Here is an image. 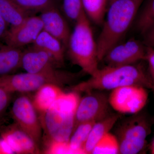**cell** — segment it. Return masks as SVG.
I'll return each instance as SVG.
<instances>
[{
	"mask_svg": "<svg viewBox=\"0 0 154 154\" xmlns=\"http://www.w3.org/2000/svg\"><path fill=\"white\" fill-rule=\"evenodd\" d=\"M138 85L154 92V85L143 66L140 63L99 69L89 79L74 86L72 91H111L124 86Z\"/></svg>",
	"mask_w": 154,
	"mask_h": 154,
	"instance_id": "cell-1",
	"label": "cell"
},
{
	"mask_svg": "<svg viewBox=\"0 0 154 154\" xmlns=\"http://www.w3.org/2000/svg\"><path fill=\"white\" fill-rule=\"evenodd\" d=\"M145 0H113L107 11L97 41L98 58L119 43L132 25Z\"/></svg>",
	"mask_w": 154,
	"mask_h": 154,
	"instance_id": "cell-2",
	"label": "cell"
},
{
	"mask_svg": "<svg viewBox=\"0 0 154 154\" xmlns=\"http://www.w3.org/2000/svg\"><path fill=\"white\" fill-rule=\"evenodd\" d=\"M80 99L77 92L63 93L47 110L40 113L39 120L47 145L52 142L68 143Z\"/></svg>",
	"mask_w": 154,
	"mask_h": 154,
	"instance_id": "cell-3",
	"label": "cell"
},
{
	"mask_svg": "<svg viewBox=\"0 0 154 154\" xmlns=\"http://www.w3.org/2000/svg\"><path fill=\"white\" fill-rule=\"evenodd\" d=\"M89 20L84 11L75 23L66 48L72 63L93 76L99 70V60L97 42Z\"/></svg>",
	"mask_w": 154,
	"mask_h": 154,
	"instance_id": "cell-4",
	"label": "cell"
},
{
	"mask_svg": "<svg viewBox=\"0 0 154 154\" xmlns=\"http://www.w3.org/2000/svg\"><path fill=\"white\" fill-rule=\"evenodd\" d=\"M124 119L115 131L119 154H136L146 146V139L151 133L152 124L147 116L140 111Z\"/></svg>",
	"mask_w": 154,
	"mask_h": 154,
	"instance_id": "cell-5",
	"label": "cell"
},
{
	"mask_svg": "<svg viewBox=\"0 0 154 154\" xmlns=\"http://www.w3.org/2000/svg\"><path fill=\"white\" fill-rule=\"evenodd\" d=\"M75 73L58 71L54 73L33 74L27 72L0 77V87L13 93L36 92L42 86L54 84L62 87L77 79Z\"/></svg>",
	"mask_w": 154,
	"mask_h": 154,
	"instance_id": "cell-6",
	"label": "cell"
},
{
	"mask_svg": "<svg viewBox=\"0 0 154 154\" xmlns=\"http://www.w3.org/2000/svg\"><path fill=\"white\" fill-rule=\"evenodd\" d=\"M80 99L75 112L73 130L79 125L96 122L112 114L108 96L104 91H92Z\"/></svg>",
	"mask_w": 154,
	"mask_h": 154,
	"instance_id": "cell-7",
	"label": "cell"
},
{
	"mask_svg": "<svg viewBox=\"0 0 154 154\" xmlns=\"http://www.w3.org/2000/svg\"><path fill=\"white\" fill-rule=\"evenodd\" d=\"M148 98L147 89L138 85L112 90L108 96L110 107L119 113L133 114L141 111Z\"/></svg>",
	"mask_w": 154,
	"mask_h": 154,
	"instance_id": "cell-8",
	"label": "cell"
},
{
	"mask_svg": "<svg viewBox=\"0 0 154 154\" xmlns=\"http://www.w3.org/2000/svg\"><path fill=\"white\" fill-rule=\"evenodd\" d=\"M36 112L32 100L25 95L17 97L11 108V114L16 124L39 146L42 128Z\"/></svg>",
	"mask_w": 154,
	"mask_h": 154,
	"instance_id": "cell-9",
	"label": "cell"
},
{
	"mask_svg": "<svg viewBox=\"0 0 154 154\" xmlns=\"http://www.w3.org/2000/svg\"><path fill=\"white\" fill-rule=\"evenodd\" d=\"M146 46L134 38L116 45L105 54L104 60L107 66L129 65L146 60Z\"/></svg>",
	"mask_w": 154,
	"mask_h": 154,
	"instance_id": "cell-10",
	"label": "cell"
},
{
	"mask_svg": "<svg viewBox=\"0 0 154 154\" xmlns=\"http://www.w3.org/2000/svg\"><path fill=\"white\" fill-rule=\"evenodd\" d=\"M43 30V23L39 16L32 15L19 25L11 27L3 39L6 44L21 48L33 44Z\"/></svg>",
	"mask_w": 154,
	"mask_h": 154,
	"instance_id": "cell-11",
	"label": "cell"
},
{
	"mask_svg": "<svg viewBox=\"0 0 154 154\" xmlns=\"http://www.w3.org/2000/svg\"><path fill=\"white\" fill-rule=\"evenodd\" d=\"M39 16L43 23V30L59 39L66 48L71 32L57 5L43 10Z\"/></svg>",
	"mask_w": 154,
	"mask_h": 154,
	"instance_id": "cell-12",
	"label": "cell"
},
{
	"mask_svg": "<svg viewBox=\"0 0 154 154\" xmlns=\"http://www.w3.org/2000/svg\"><path fill=\"white\" fill-rule=\"evenodd\" d=\"M49 54L35 46L23 51L21 67L27 72L33 74L54 73L59 71Z\"/></svg>",
	"mask_w": 154,
	"mask_h": 154,
	"instance_id": "cell-13",
	"label": "cell"
},
{
	"mask_svg": "<svg viewBox=\"0 0 154 154\" xmlns=\"http://www.w3.org/2000/svg\"><path fill=\"white\" fill-rule=\"evenodd\" d=\"M3 137L14 152L30 154L38 153L39 152L36 143L16 124L5 131Z\"/></svg>",
	"mask_w": 154,
	"mask_h": 154,
	"instance_id": "cell-14",
	"label": "cell"
},
{
	"mask_svg": "<svg viewBox=\"0 0 154 154\" xmlns=\"http://www.w3.org/2000/svg\"><path fill=\"white\" fill-rule=\"evenodd\" d=\"M121 115L112 113L102 120L96 122L92 128L84 146L85 154H91L96 144L104 136L112 129Z\"/></svg>",
	"mask_w": 154,
	"mask_h": 154,
	"instance_id": "cell-15",
	"label": "cell"
},
{
	"mask_svg": "<svg viewBox=\"0 0 154 154\" xmlns=\"http://www.w3.org/2000/svg\"><path fill=\"white\" fill-rule=\"evenodd\" d=\"M32 45L47 53L57 65L64 63L65 47L59 39L45 30L39 33Z\"/></svg>",
	"mask_w": 154,
	"mask_h": 154,
	"instance_id": "cell-16",
	"label": "cell"
},
{
	"mask_svg": "<svg viewBox=\"0 0 154 154\" xmlns=\"http://www.w3.org/2000/svg\"><path fill=\"white\" fill-rule=\"evenodd\" d=\"M21 48L0 42V77L13 74L21 67Z\"/></svg>",
	"mask_w": 154,
	"mask_h": 154,
	"instance_id": "cell-17",
	"label": "cell"
},
{
	"mask_svg": "<svg viewBox=\"0 0 154 154\" xmlns=\"http://www.w3.org/2000/svg\"><path fill=\"white\" fill-rule=\"evenodd\" d=\"M63 93L59 86L54 84L45 85L36 91L32 100L33 106L39 114L43 113Z\"/></svg>",
	"mask_w": 154,
	"mask_h": 154,
	"instance_id": "cell-18",
	"label": "cell"
},
{
	"mask_svg": "<svg viewBox=\"0 0 154 154\" xmlns=\"http://www.w3.org/2000/svg\"><path fill=\"white\" fill-rule=\"evenodd\" d=\"M0 15L11 27L19 25L27 17L32 15L12 0H0Z\"/></svg>",
	"mask_w": 154,
	"mask_h": 154,
	"instance_id": "cell-19",
	"label": "cell"
},
{
	"mask_svg": "<svg viewBox=\"0 0 154 154\" xmlns=\"http://www.w3.org/2000/svg\"><path fill=\"white\" fill-rule=\"evenodd\" d=\"M95 122H88L79 125L73 131L69 144L75 154H85L84 146Z\"/></svg>",
	"mask_w": 154,
	"mask_h": 154,
	"instance_id": "cell-20",
	"label": "cell"
},
{
	"mask_svg": "<svg viewBox=\"0 0 154 154\" xmlns=\"http://www.w3.org/2000/svg\"><path fill=\"white\" fill-rule=\"evenodd\" d=\"M84 11L90 20L97 25L103 24L107 0H82Z\"/></svg>",
	"mask_w": 154,
	"mask_h": 154,
	"instance_id": "cell-21",
	"label": "cell"
},
{
	"mask_svg": "<svg viewBox=\"0 0 154 154\" xmlns=\"http://www.w3.org/2000/svg\"><path fill=\"white\" fill-rule=\"evenodd\" d=\"M137 17V28L142 34L154 20V0H146Z\"/></svg>",
	"mask_w": 154,
	"mask_h": 154,
	"instance_id": "cell-22",
	"label": "cell"
},
{
	"mask_svg": "<svg viewBox=\"0 0 154 154\" xmlns=\"http://www.w3.org/2000/svg\"><path fill=\"white\" fill-rule=\"evenodd\" d=\"M91 154H119L118 141L115 135L109 132L104 136L96 144Z\"/></svg>",
	"mask_w": 154,
	"mask_h": 154,
	"instance_id": "cell-23",
	"label": "cell"
},
{
	"mask_svg": "<svg viewBox=\"0 0 154 154\" xmlns=\"http://www.w3.org/2000/svg\"><path fill=\"white\" fill-rule=\"evenodd\" d=\"M23 10L31 15L54 5H57V0H12Z\"/></svg>",
	"mask_w": 154,
	"mask_h": 154,
	"instance_id": "cell-24",
	"label": "cell"
},
{
	"mask_svg": "<svg viewBox=\"0 0 154 154\" xmlns=\"http://www.w3.org/2000/svg\"><path fill=\"white\" fill-rule=\"evenodd\" d=\"M62 9L68 20L75 22L84 12L82 0H62Z\"/></svg>",
	"mask_w": 154,
	"mask_h": 154,
	"instance_id": "cell-25",
	"label": "cell"
},
{
	"mask_svg": "<svg viewBox=\"0 0 154 154\" xmlns=\"http://www.w3.org/2000/svg\"><path fill=\"white\" fill-rule=\"evenodd\" d=\"M45 152L47 154H75L68 143L52 142L47 146Z\"/></svg>",
	"mask_w": 154,
	"mask_h": 154,
	"instance_id": "cell-26",
	"label": "cell"
},
{
	"mask_svg": "<svg viewBox=\"0 0 154 154\" xmlns=\"http://www.w3.org/2000/svg\"><path fill=\"white\" fill-rule=\"evenodd\" d=\"M12 93L0 87V118L3 116L8 107Z\"/></svg>",
	"mask_w": 154,
	"mask_h": 154,
	"instance_id": "cell-27",
	"label": "cell"
},
{
	"mask_svg": "<svg viewBox=\"0 0 154 154\" xmlns=\"http://www.w3.org/2000/svg\"><path fill=\"white\" fill-rule=\"evenodd\" d=\"M146 60L147 62L149 75L154 85V47H146Z\"/></svg>",
	"mask_w": 154,
	"mask_h": 154,
	"instance_id": "cell-28",
	"label": "cell"
},
{
	"mask_svg": "<svg viewBox=\"0 0 154 154\" xmlns=\"http://www.w3.org/2000/svg\"><path fill=\"white\" fill-rule=\"evenodd\" d=\"M143 42L147 47H154V20L143 33Z\"/></svg>",
	"mask_w": 154,
	"mask_h": 154,
	"instance_id": "cell-29",
	"label": "cell"
},
{
	"mask_svg": "<svg viewBox=\"0 0 154 154\" xmlns=\"http://www.w3.org/2000/svg\"><path fill=\"white\" fill-rule=\"evenodd\" d=\"M9 25L0 15V39L4 38L8 30Z\"/></svg>",
	"mask_w": 154,
	"mask_h": 154,
	"instance_id": "cell-30",
	"label": "cell"
},
{
	"mask_svg": "<svg viewBox=\"0 0 154 154\" xmlns=\"http://www.w3.org/2000/svg\"><path fill=\"white\" fill-rule=\"evenodd\" d=\"M152 153L154 154V140L152 147Z\"/></svg>",
	"mask_w": 154,
	"mask_h": 154,
	"instance_id": "cell-31",
	"label": "cell"
},
{
	"mask_svg": "<svg viewBox=\"0 0 154 154\" xmlns=\"http://www.w3.org/2000/svg\"><path fill=\"white\" fill-rule=\"evenodd\" d=\"M110 1H111V2H112V1H113V0H110Z\"/></svg>",
	"mask_w": 154,
	"mask_h": 154,
	"instance_id": "cell-32",
	"label": "cell"
},
{
	"mask_svg": "<svg viewBox=\"0 0 154 154\" xmlns=\"http://www.w3.org/2000/svg\"></svg>",
	"mask_w": 154,
	"mask_h": 154,
	"instance_id": "cell-33",
	"label": "cell"
},
{
	"mask_svg": "<svg viewBox=\"0 0 154 154\" xmlns=\"http://www.w3.org/2000/svg\"><path fill=\"white\" fill-rule=\"evenodd\" d=\"M0 152H1V151H0Z\"/></svg>",
	"mask_w": 154,
	"mask_h": 154,
	"instance_id": "cell-34",
	"label": "cell"
}]
</instances>
